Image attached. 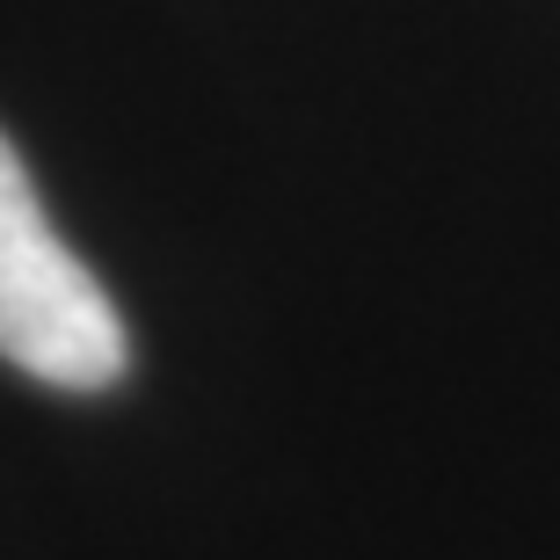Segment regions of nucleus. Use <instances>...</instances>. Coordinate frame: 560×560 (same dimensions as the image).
Returning a JSON list of instances; mask_svg holds the SVG:
<instances>
[{"instance_id":"obj_1","label":"nucleus","mask_w":560,"mask_h":560,"mask_svg":"<svg viewBox=\"0 0 560 560\" xmlns=\"http://www.w3.org/2000/svg\"><path fill=\"white\" fill-rule=\"evenodd\" d=\"M0 357L66 394H103L131 364L109 291L44 219L37 183L8 131H0Z\"/></svg>"}]
</instances>
